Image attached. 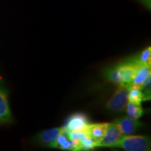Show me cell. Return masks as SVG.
Returning a JSON list of instances; mask_svg holds the SVG:
<instances>
[{
	"instance_id": "2e32d148",
	"label": "cell",
	"mask_w": 151,
	"mask_h": 151,
	"mask_svg": "<svg viewBox=\"0 0 151 151\" xmlns=\"http://www.w3.org/2000/svg\"><path fill=\"white\" fill-rule=\"evenodd\" d=\"M143 4L146 8H148L149 10L150 9V0H137Z\"/></svg>"
},
{
	"instance_id": "4fadbf2b",
	"label": "cell",
	"mask_w": 151,
	"mask_h": 151,
	"mask_svg": "<svg viewBox=\"0 0 151 151\" xmlns=\"http://www.w3.org/2000/svg\"><path fill=\"white\" fill-rule=\"evenodd\" d=\"M127 116L132 120H138L143 116V110L141 104L128 101L125 109Z\"/></svg>"
},
{
	"instance_id": "52a82bcc",
	"label": "cell",
	"mask_w": 151,
	"mask_h": 151,
	"mask_svg": "<svg viewBox=\"0 0 151 151\" xmlns=\"http://www.w3.org/2000/svg\"><path fill=\"white\" fill-rule=\"evenodd\" d=\"M89 125L88 117L83 113H76L69 117L65 127L68 132L85 129Z\"/></svg>"
},
{
	"instance_id": "ba28073f",
	"label": "cell",
	"mask_w": 151,
	"mask_h": 151,
	"mask_svg": "<svg viewBox=\"0 0 151 151\" xmlns=\"http://www.w3.org/2000/svg\"><path fill=\"white\" fill-rule=\"evenodd\" d=\"M62 127H55L41 132L34 138L37 144L50 148L57 137L61 132Z\"/></svg>"
},
{
	"instance_id": "5bb4252c",
	"label": "cell",
	"mask_w": 151,
	"mask_h": 151,
	"mask_svg": "<svg viewBox=\"0 0 151 151\" xmlns=\"http://www.w3.org/2000/svg\"><path fill=\"white\" fill-rule=\"evenodd\" d=\"M104 77L109 82L118 86H122L121 78L117 65L106 69L104 71Z\"/></svg>"
},
{
	"instance_id": "7a4b0ae2",
	"label": "cell",
	"mask_w": 151,
	"mask_h": 151,
	"mask_svg": "<svg viewBox=\"0 0 151 151\" xmlns=\"http://www.w3.org/2000/svg\"><path fill=\"white\" fill-rule=\"evenodd\" d=\"M128 103V86H118L105 104V108L111 113H119L125 111Z\"/></svg>"
},
{
	"instance_id": "8fae6325",
	"label": "cell",
	"mask_w": 151,
	"mask_h": 151,
	"mask_svg": "<svg viewBox=\"0 0 151 151\" xmlns=\"http://www.w3.org/2000/svg\"><path fill=\"white\" fill-rule=\"evenodd\" d=\"M128 101L141 104L142 101H146V99L139 87L130 85L128 86Z\"/></svg>"
},
{
	"instance_id": "9a60e30c",
	"label": "cell",
	"mask_w": 151,
	"mask_h": 151,
	"mask_svg": "<svg viewBox=\"0 0 151 151\" xmlns=\"http://www.w3.org/2000/svg\"><path fill=\"white\" fill-rule=\"evenodd\" d=\"M96 148L95 142L90 137L81 142V150H88Z\"/></svg>"
},
{
	"instance_id": "7c38bea8",
	"label": "cell",
	"mask_w": 151,
	"mask_h": 151,
	"mask_svg": "<svg viewBox=\"0 0 151 151\" xmlns=\"http://www.w3.org/2000/svg\"><path fill=\"white\" fill-rule=\"evenodd\" d=\"M127 60L133 62L135 65H146V64H151V48L150 46L147 47L146 49L141 51L137 55L132 57L130 59Z\"/></svg>"
},
{
	"instance_id": "30bf717a",
	"label": "cell",
	"mask_w": 151,
	"mask_h": 151,
	"mask_svg": "<svg viewBox=\"0 0 151 151\" xmlns=\"http://www.w3.org/2000/svg\"><path fill=\"white\" fill-rule=\"evenodd\" d=\"M151 71V65L146 64V65H138L134 77L132 81V86H135L140 87L143 83L145 79L150 74Z\"/></svg>"
},
{
	"instance_id": "5b68a950",
	"label": "cell",
	"mask_w": 151,
	"mask_h": 151,
	"mask_svg": "<svg viewBox=\"0 0 151 151\" xmlns=\"http://www.w3.org/2000/svg\"><path fill=\"white\" fill-rule=\"evenodd\" d=\"M113 122L116 124L119 130L124 136L132 134L143 126L142 122L138 121V120H132L127 116L120 117Z\"/></svg>"
},
{
	"instance_id": "9c48e42d",
	"label": "cell",
	"mask_w": 151,
	"mask_h": 151,
	"mask_svg": "<svg viewBox=\"0 0 151 151\" xmlns=\"http://www.w3.org/2000/svg\"><path fill=\"white\" fill-rule=\"evenodd\" d=\"M106 125L107 123L89 124V125L87 127L88 134L92 140L95 142V144H97L104 136Z\"/></svg>"
},
{
	"instance_id": "3957f363",
	"label": "cell",
	"mask_w": 151,
	"mask_h": 151,
	"mask_svg": "<svg viewBox=\"0 0 151 151\" xmlns=\"http://www.w3.org/2000/svg\"><path fill=\"white\" fill-rule=\"evenodd\" d=\"M9 91L0 77V125L11 124L14 122L9 101Z\"/></svg>"
},
{
	"instance_id": "277c9868",
	"label": "cell",
	"mask_w": 151,
	"mask_h": 151,
	"mask_svg": "<svg viewBox=\"0 0 151 151\" xmlns=\"http://www.w3.org/2000/svg\"><path fill=\"white\" fill-rule=\"evenodd\" d=\"M124 135L119 130L114 122L107 123L106 129L102 139L96 144V147H109L114 148Z\"/></svg>"
},
{
	"instance_id": "6da1fadb",
	"label": "cell",
	"mask_w": 151,
	"mask_h": 151,
	"mask_svg": "<svg viewBox=\"0 0 151 151\" xmlns=\"http://www.w3.org/2000/svg\"><path fill=\"white\" fill-rule=\"evenodd\" d=\"M151 142L149 137L125 135L119 141L114 148H120L127 151L150 150Z\"/></svg>"
},
{
	"instance_id": "8992f818",
	"label": "cell",
	"mask_w": 151,
	"mask_h": 151,
	"mask_svg": "<svg viewBox=\"0 0 151 151\" xmlns=\"http://www.w3.org/2000/svg\"><path fill=\"white\" fill-rule=\"evenodd\" d=\"M117 67L120 73L122 86H130L134 77L138 65L127 60L123 63L117 65Z\"/></svg>"
}]
</instances>
